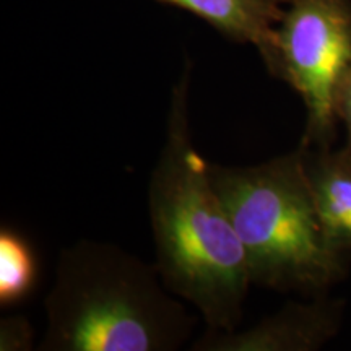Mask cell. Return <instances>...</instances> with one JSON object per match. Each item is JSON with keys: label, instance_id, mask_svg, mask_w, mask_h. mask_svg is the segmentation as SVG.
Listing matches in <instances>:
<instances>
[{"label": "cell", "instance_id": "cell-1", "mask_svg": "<svg viewBox=\"0 0 351 351\" xmlns=\"http://www.w3.org/2000/svg\"><path fill=\"white\" fill-rule=\"evenodd\" d=\"M191 69L171 90L165 143L148 181L156 269L165 287L199 311L212 330H234L251 288L247 261L208 161L192 142Z\"/></svg>", "mask_w": 351, "mask_h": 351}, {"label": "cell", "instance_id": "cell-10", "mask_svg": "<svg viewBox=\"0 0 351 351\" xmlns=\"http://www.w3.org/2000/svg\"><path fill=\"white\" fill-rule=\"evenodd\" d=\"M335 114L339 122H343L346 130V145L351 147V67L337 86L335 91Z\"/></svg>", "mask_w": 351, "mask_h": 351}, {"label": "cell", "instance_id": "cell-6", "mask_svg": "<svg viewBox=\"0 0 351 351\" xmlns=\"http://www.w3.org/2000/svg\"><path fill=\"white\" fill-rule=\"evenodd\" d=\"M302 163L327 244L351 254V147L341 150L301 145Z\"/></svg>", "mask_w": 351, "mask_h": 351}, {"label": "cell", "instance_id": "cell-9", "mask_svg": "<svg viewBox=\"0 0 351 351\" xmlns=\"http://www.w3.org/2000/svg\"><path fill=\"white\" fill-rule=\"evenodd\" d=\"M34 346V328L25 315H10L0 320V350L29 351Z\"/></svg>", "mask_w": 351, "mask_h": 351}, {"label": "cell", "instance_id": "cell-3", "mask_svg": "<svg viewBox=\"0 0 351 351\" xmlns=\"http://www.w3.org/2000/svg\"><path fill=\"white\" fill-rule=\"evenodd\" d=\"M208 173L252 285L315 298L345 278L346 256L333 251L320 228L301 147L254 166L208 163Z\"/></svg>", "mask_w": 351, "mask_h": 351}, {"label": "cell", "instance_id": "cell-4", "mask_svg": "<svg viewBox=\"0 0 351 351\" xmlns=\"http://www.w3.org/2000/svg\"><path fill=\"white\" fill-rule=\"evenodd\" d=\"M265 67L302 98L306 130L301 145L332 147L339 125L335 91L351 67V0H285Z\"/></svg>", "mask_w": 351, "mask_h": 351}, {"label": "cell", "instance_id": "cell-2", "mask_svg": "<svg viewBox=\"0 0 351 351\" xmlns=\"http://www.w3.org/2000/svg\"><path fill=\"white\" fill-rule=\"evenodd\" d=\"M44 311L39 351H176L197 326L156 265L93 239L60 251Z\"/></svg>", "mask_w": 351, "mask_h": 351}, {"label": "cell", "instance_id": "cell-8", "mask_svg": "<svg viewBox=\"0 0 351 351\" xmlns=\"http://www.w3.org/2000/svg\"><path fill=\"white\" fill-rule=\"evenodd\" d=\"M39 263L29 241L12 230H0V306L13 307L36 291Z\"/></svg>", "mask_w": 351, "mask_h": 351}, {"label": "cell", "instance_id": "cell-5", "mask_svg": "<svg viewBox=\"0 0 351 351\" xmlns=\"http://www.w3.org/2000/svg\"><path fill=\"white\" fill-rule=\"evenodd\" d=\"M345 302L326 295L311 302H288L244 330L205 328L191 351H314L339 332Z\"/></svg>", "mask_w": 351, "mask_h": 351}, {"label": "cell", "instance_id": "cell-7", "mask_svg": "<svg viewBox=\"0 0 351 351\" xmlns=\"http://www.w3.org/2000/svg\"><path fill=\"white\" fill-rule=\"evenodd\" d=\"M194 13L218 33L257 47L263 64L270 60L275 29L283 19L285 0H156Z\"/></svg>", "mask_w": 351, "mask_h": 351}]
</instances>
